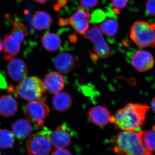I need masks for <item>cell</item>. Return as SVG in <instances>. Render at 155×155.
I'll use <instances>...</instances> for the list:
<instances>
[{"label": "cell", "instance_id": "obj_30", "mask_svg": "<svg viewBox=\"0 0 155 155\" xmlns=\"http://www.w3.org/2000/svg\"><path fill=\"white\" fill-rule=\"evenodd\" d=\"M151 107L153 111L155 113V97L153 99L152 101Z\"/></svg>", "mask_w": 155, "mask_h": 155}, {"label": "cell", "instance_id": "obj_1", "mask_svg": "<svg viewBox=\"0 0 155 155\" xmlns=\"http://www.w3.org/2000/svg\"><path fill=\"white\" fill-rule=\"evenodd\" d=\"M149 109L146 105L127 104L112 116L111 122L122 131L135 132L144 125L146 115Z\"/></svg>", "mask_w": 155, "mask_h": 155}, {"label": "cell", "instance_id": "obj_21", "mask_svg": "<svg viewBox=\"0 0 155 155\" xmlns=\"http://www.w3.org/2000/svg\"><path fill=\"white\" fill-rule=\"evenodd\" d=\"M139 133L146 148L152 153L155 151V125L150 130H142Z\"/></svg>", "mask_w": 155, "mask_h": 155}, {"label": "cell", "instance_id": "obj_25", "mask_svg": "<svg viewBox=\"0 0 155 155\" xmlns=\"http://www.w3.org/2000/svg\"><path fill=\"white\" fill-rule=\"evenodd\" d=\"M99 0H79L81 5L86 8H94L98 3Z\"/></svg>", "mask_w": 155, "mask_h": 155}, {"label": "cell", "instance_id": "obj_9", "mask_svg": "<svg viewBox=\"0 0 155 155\" xmlns=\"http://www.w3.org/2000/svg\"><path fill=\"white\" fill-rule=\"evenodd\" d=\"M67 124L57 127L54 131L50 132L49 137L51 143L58 149L65 148L72 142V133Z\"/></svg>", "mask_w": 155, "mask_h": 155}, {"label": "cell", "instance_id": "obj_5", "mask_svg": "<svg viewBox=\"0 0 155 155\" xmlns=\"http://www.w3.org/2000/svg\"><path fill=\"white\" fill-rule=\"evenodd\" d=\"M50 131L44 129L41 132L32 134L26 142L28 155H48L51 149Z\"/></svg>", "mask_w": 155, "mask_h": 155}, {"label": "cell", "instance_id": "obj_15", "mask_svg": "<svg viewBox=\"0 0 155 155\" xmlns=\"http://www.w3.org/2000/svg\"><path fill=\"white\" fill-rule=\"evenodd\" d=\"M54 65L59 72L67 74L71 72L75 66L74 58L70 54L62 53L55 58Z\"/></svg>", "mask_w": 155, "mask_h": 155}, {"label": "cell", "instance_id": "obj_18", "mask_svg": "<svg viewBox=\"0 0 155 155\" xmlns=\"http://www.w3.org/2000/svg\"><path fill=\"white\" fill-rule=\"evenodd\" d=\"M13 134L19 139H24L32 131V126L28 120L21 119L14 122L12 126Z\"/></svg>", "mask_w": 155, "mask_h": 155}, {"label": "cell", "instance_id": "obj_24", "mask_svg": "<svg viewBox=\"0 0 155 155\" xmlns=\"http://www.w3.org/2000/svg\"><path fill=\"white\" fill-rule=\"evenodd\" d=\"M13 28L11 35L14 38L22 42L25 37L28 35V31L25 25L20 22L14 21L13 22Z\"/></svg>", "mask_w": 155, "mask_h": 155}, {"label": "cell", "instance_id": "obj_32", "mask_svg": "<svg viewBox=\"0 0 155 155\" xmlns=\"http://www.w3.org/2000/svg\"><path fill=\"white\" fill-rule=\"evenodd\" d=\"M3 49V43L2 39L0 38V52L2 51Z\"/></svg>", "mask_w": 155, "mask_h": 155}, {"label": "cell", "instance_id": "obj_26", "mask_svg": "<svg viewBox=\"0 0 155 155\" xmlns=\"http://www.w3.org/2000/svg\"><path fill=\"white\" fill-rule=\"evenodd\" d=\"M146 10L149 15L155 16V0H148L146 5Z\"/></svg>", "mask_w": 155, "mask_h": 155}, {"label": "cell", "instance_id": "obj_31", "mask_svg": "<svg viewBox=\"0 0 155 155\" xmlns=\"http://www.w3.org/2000/svg\"><path fill=\"white\" fill-rule=\"evenodd\" d=\"M32 1H34L35 2L38 3V4H43L46 2L48 0H32Z\"/></svg>", "mask_w": 155, "mask_h": 155}, {"label": "cell", "instance_id": "obj_27", "mask_svg": "<svg viewBox=\"0 0 155 155\" xmlns=\"http://www.w3.org/2000/svg\"><path fill=\"white\" fill-rule=\"evenodd\" d=\"M129 0H112V4L116 9H122L127 5Z\"/></svg>", "mask_w": 155, "mask_h": 155}, {"label": "cell", "instance_id": "obj_3", "mask_svg": "<svg viewBox=\"0 0 155 155\" xmlns=\"http://www.w3.org/2000/svg\"><path fill=\"white\" fill-rule=\"evenodd\" d=\"M46 91L43 81L37 76L23 79L15 89V94L17 97L29 102H45L47 97Z\"/></svg>", "mask_w": 155, "mask_h": 155}, {"label": "cell", "instance_id": "obj_28", "mask_svg": "<svg viewBox=\"0 0 155 155\" xmlns=\"http://www.w3.org/2000/svg\"><path fill=\"white\" fill-rule=\"evenodd\" d=\"M105 14L104 12L101 11H95L93 15V19L96 22H98L101 21V19L104 18Z\"/></svg>", "mask_w": 155, "mask_h": 155}, {"label": "cell", "instance_id": "obj_12", "mask_svg": "<svg viewBox=\"0 0 155 155\" xmlns=\"http://www.w3.org/2000/svg\"><path fill=\"white\" fill-rule=\"evenodd\" d=\"M43 83L46 91L52 94L60 92L65 87L64 78L59 72L55 71L48 73Z\"/></svg>", "mask_w": 155, "mask_h": 155}, {"label": "cell", "instance_id": "obj_8", "mask_svg": "<svg viewBox=\"0 0 155 155\" xmlns=\"http://www.w3.org/2000/svg\"><path fill=\"white\" fill-rule=\"evenodd\" d=\"M91 16L88 12L79 9L70 18L60 19L59 24L61 26L70 25L78 33L84 34L88 30Z\"/></svg>", "mask_w": 155, "mask_h": 155}, {"label": "cell", "instance_id": "obj_11", "mask_svg": "<svg viewBox=\"0 0 155 155\" xmlns=\"http://www.w3.org/2000/svg\"><path fill=\"white\" fill-rule=\"evenodd\" d=\"M8 74L11 79L16 81H22L27 76L28 69L23 60L15 59L11 60L7 66Z\"/></svg>", "mask_w": 155, "mask_h": 155}, {"label": "cell", "instance_id": "obj_16", "mask_svg": "<svg viewBox=\"0 0 155 155\" xmlns=\"http://www.w3.org/2000/svg\"><path fill=\"white\" fill-rule=\"evenodd\" d=\"M16 100L10 95H5L0 97V115L5 117L14 116L18 110Z\"/></svg>", "mask_w": 155, "mask_h": 155}, {"label": "cell", "instance_id": "obj_4", "mask_svg": "<svg viewBox=\"0 0 155 155\" xmlns=\"http://www.w3.org/2000/svg\"><path fill=\"white\" fill-rule=\"evenodd\" d=\"M130 38L140 47H154L155 22L150 23L143 21H136L130 28Z\"/></svg>", "mask_w": 155, "mask_h": 155}, {"label": "cell", "instance_id": "obj_10", "mask_svg": "<svg viewBox=\"0 0 155 155\" xmlns=\"http://www.w3.org/2000/svg\"><path fill=\"white\" fill-rule=\"evenodd\" d=\"M131 64L139 72H145L153 67L154 59L151 53L141 50L134 54L131 59Z\"/></svg>", "mask_w": 155, "mask_h": 155}, {"label": "cell", "instance_id": "obj_7", "mask_svg": "<svg viewBox=\"0 0 155 155\" xmlns=\"http://www.w3.org/2000/svg\"><path fill=\"white\" fill-rule=\"evenodd\" d=\"M84 34V38L89 40L92 42L94 51L97 57L105 59L110 56V48L106 42L101 31L97 26L92 27Z\"/></svg>", "mask_w": 155, "mask_h": 155}, {"label": "cell", "instance_id": "obj_13", "mask_svg": "<svg viewBox=\"0 0 155 155\" xmlns=\"http://www.w3.org/2000/svg\"><path fill=\"white\" fill-rule=\"evenodd\" d=\"M92 122L97 126L102 127L111 122L112 116L105 107L98 106L92 108L88 112Z\"/></svg>", "mask_w": 155, "mask_h": 155}, {"label": "cell", "instance_id": "obj_17", "mask_svg": "<svg viewBox=\"0 0 155 155\" xmlns=\"http://www.w3.org/2000/svg\"><path fill=\"white\" fill-rule=\"evenodd\" d=\"M53 22L49 14L44 11H37L34 14L31 24L34 28L38 30L48 29Z\"/></svg>", "mask_w": 155, "mask_h": 155}, {"label": "cell", "instance_id": "obj_33", "mask_svg": "<svg viewBox=\"0 0 155 155\" xmlns=\"http://www.w3.org/2000/svg\"><path fill=\"white\" fill-rule=\"evenodd\" d=\"M0 155H2V154H1V152H0Z\"/></svg>", "mask_w": 155, "mask_h": 155}, {"label": "cell", "instance_id": "obj_19", "mask_svg": "<svg viewBox=\"0 0 155 155\" xmlns=\"http://www.w3.org/2000/svg\"><path fill=\"white\" fill-rule=\"evenodd\" d=\"M53 105L56 110L64 112L69 110L72 104V98L68 94L60 92L56 94L53 98Z\"/></svg>", "mask_w": 155, "mask_h": 155}, {"label": "cell", "instance_id": "obj_29", "mask_svg": "<svg viewBox=\"0 0 155 155\" xmlns=\"http://www.w3.org/2000/svg\"><path fill=\"white\" fill-rule=\"evenodd\" d=\"M51 155H72L68 150L64 148L58 149L54 151Z\"/></svg>", "mask_w": 155, "mask_h": 155}, {"label": "cell", "instance_id": "obj_23", "mask_svg": "<svg viewBox=\"0 0 155 155\" xmlns=\"http://www.w3.org/2000/svg\"><path fill=\"white\" fill-rule=\"evenodd\" d=\"M15 138L13 132L7 129H0V148L8 149L14 145Z\"/></svg>", "mask_w": 155, "mask_h": 155}, {"label": "cell", "instance_id": "obj_14", "mask_svg": "<svg viewBox=\"0 0 155 155\" xmlns=\"http://www.w3.org/2000/svg\"><path fill=\"white\" fill-rule=\"evenodd\" d=\"M21 43L11 34L5 35L3 43L4 59L10 61L14 59L20 51Z\"/></svg>", "mask_w": 155, "mask_h": 155}, {"label": "cell", "instance_id": "obj_6", "mask_svg": "<svg viewBox=\"0 0 155 155\" xmlns=\"http://www.w3.org/2000/svg\"><path fill=\"white\" fill-rule=\"evenodd\" d=\"M49 112V107L42 101L30 102L24 109V114L27 120L37 124L41 127H43L45 119Z\"/></svg>", "mask_w": 155, "mask_h": 155}, {"label": "cell", "instance_id": "obj_22", "mask_svg": "<svg viewBox=\"0 0 155 155\" xmlns=\"http://www.w3.org/2000/svg\"><path fill=\"white\" fill-rule=\"evenodd\" d=\"M101 32L108 36L115 35L118 31V24L116 20L114 19H106L100 25Z\"/></svg>", "mask_w": 155, "mask_h": 155}, {"label": "cell", "instance_id": "obj_20", "mask_svg": "<svg viewBox=\"0 0 155 155\" xmlns=\"http://www.w3.org/2000/svg\"><path fill=\"white\" fill-rule=\"evenodd\" d=\"M41 43L45 49L49 52L55 51L61 45L60 37L53 33L45 34L42 37Z\"/></svg>", "mask_w": 155, "mask_h": 155}, {"label": "cell", "instance_id": "obj_2", "mask_svg": "<svg viewBox=\"0 0 155 155\" xmlns=\"http://www.w3.org/2000/svg\"><path fill=\"white\" fill-rule=\"evenodd\" d=\"M116 155H152L142 141L139 132H120L112 140Z\"/></svg>", "mask_w": 155, "mask_h": 155}]
</instances>
